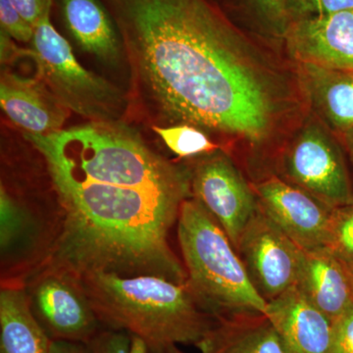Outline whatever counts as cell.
Returning a JSON list of instances; mask_svg holds the SVG:
<instances>
[{"label": "cell", "instance_id": "1", "mask_svg": "<svg viewBox=\"0 0 353 353\" xmlns=\"http://www.w3.org/2000/svg\"><path fill=\"white\" fill-rule=\"evenodd\" d=\"M137 97L153 119L275 153L299 105L296 82L211 0H101Z\"/></svg>", "mask_w": 353, "mask_h": 353}, {"label": "cell", "instance_id": "2", "mask_svg": "<svg viewBox=\"0 0 353 353\" xmlns=\"http://www.w3.org/2000/svg\"><path fill=\"white\" fill-rule=\"evenodd\" d=\"M46 170L59 222L50 256L34 275L64 272L80 278L111 273L187 282L185 265L172 250L169 234L183 202L192 197L190 192L79 182Z\"/></svg>", "mask_w": 353, "mask_h": 353}, {"label": "cell", "instance_id": "3", "mask_svg": "<svg viewBox=\"0 0 353 353\" xmlns=\"http://www.w3.org/2000/svg\"><path fill=\"white\" fill-rule=\"evenodd\" d=\"M24 138L48 169L79 182L192 194L189 165L153 152L118 121L90 122L48 134L25 132Z\"/></svg>", "mask_w": 353, "mask_h": 353}, {"label": "cell", "instance_id": "4", "mask_svg": "<svg viewBox=\"0 0 353 353\" xmlns=\"http://www.w3.org/2000/svg\"><path fill=\"white\" fill-rule=\"evenodd\" d=\"M103 328L127 332L145 343L148 353L170 345H196L214 326L187 282L154 275L90 273L79 278Z\"/></svg>", "mask_w": 353, "mask_h": 353}, {"label": "cell", "instance_id": "5", "mask_svg": "<svg viewBox=\"0 0 353 353\" xmlns=\"http://www.w3.org/2000/svg\"><path fill=\"white\" fill-rule=\"evenodd\" d=\"M178 240L187 284L216 318L264 313L267 303L253 287L224 230L194 197L183 202Z\"/></svg>", "mask_w": 353, "mask_h": 353}, {"label": "cell", "instance_id": "6", "mask_svg": "<svg viewBox=\"0 0 353 353\" xmlns=\"http://www.w3.org/2000/svg\"><path fill=\"white\" fill-rule=\"evenodd\" d=\"M48 14L34 28L32 50L39 80L68 110L92 122H116L127 109L119 88L83 68Z\"/></svg>", "mask_w": 353, "mask_h": 353}, {"label": "cell", "instance_id": "7", "mask_svg": "<svg viewBox=\"0 0 353 353\" xmlns=\"http://www.w3.org/2000/svg\"><path fill=\"white\" fill-rule=\"evenodd\" d=\"M277 175L332 208L353 203L352 179L341 145L327 128L307 122L275 159Z\"/></svg>", "mask_w": 353, "mask_h": 353}, {"label": "cell", "instance_id": "8", "mask_svg": "<svg viewBox=\"0 0 353 353\" xmlns=\"http://www.w3.org/2000/svg\"><path fill=\"white\" fill-rule=\"evenodd\" d=\"M188 165L192 197L210 213L236 248L241 233L259 210L252 183L223 148L192 158Z\"/></svg>", "mask_w": 353, "mask_h": 353}, {"label": "cell", "instance_id": "9", "mask_svg": "<svg viewBox=\"0 0 353 353\" xmlns=\"http://www.w3.org/2000/svg\"><path fill=\"white\" fill-rule=\"evenodd\" d=\"M24 288L32 315L51 341L88 345L103 329L75 276L39 272Z\"/></svg>", "mask_w": 353, "mask_h": 353}, {"label": "cell", "instance_id": "10", "mask_svg": "<svg viewBox=\"0 0 353 353\" xmlns=\"http://www.w3.org/2000/svg\"><path fill=\"white\" fill-rule=\"evenodd\" d=\"M236 250L266 303L296 285L303 250L259 208L241 233Z\"/></svg>", "mask_w": 353, "mask_h": 353}, {"label": "cell", "instance_id": "11", "mask_svg": "<svg viewBox=\"0 0 353 353\" xmlns=\"http://www.w3.org/2000/svg\"><path fill=\"white\" fill-rule=\"evenodd\" d=\"M252 185L260 210L301 250L326 246L334 208L275 174Z\"/></svg>", "mask_w": 353, "mask_h": 353}, {"label": "cell", "instance_id": "12", "mask_svg": "<svg viewBox=\"0 0 353 353\" xmlns=\"http://www.w3.org/2000/svg\"><path fill=\"white\" fill-rule=\"evenodd\" d=\"M283 39L296 63L353 71V9L297 16Z\"/></svg>", "mask_w": 353, "mask_h": 353}, {"label": "cell", "instance_id": "13", "mask_svg": "<svg viewBox=\"0 0 353 353\" xmlns=\"http://www.w3.org/2000/svg\"><path fill=\"white\" fill-rule=\"evenodd\" d=\"M264 314L289 353H331L334 321L296 285L267 303Z\"/></svg>", "mask_w": 353, "mask_h": 353}, {"label": "cell", "instance_id": "14", "mask_svg": "<svg viewBox=\"0 0 353 353\" xmlns=\"http://www.w3.org/2000/svg\"><path fill=\"white\" fill-rule=\"evenodd\" d=\"M296 285L333 321L353 306V271L326 246L303 250Z\"/></svg>", "mask_w": 353, "mask_h": 353}, {"label": "cell", "instance_id": "15", "mask_svg": "<svg viewBox=\"0 0 353 353\" xmlns=\"http://www.w3.org/2000/svg\"><path fill=\"white\" fill-rule=\"evenodd\" d=\"M0 105L9 119L31 134L60 131L69 113L39 79L28 80L7 73L0 83Z\"/></svg>", "mask_w": 353, "mask_h": 353}, {"label": "cell", "instance_id": "16", "mask_svg": "<svg viewBox=\"0 0 353 353\" xmlns=\"http://www.w3.org/2000/svg\"><path fill=\"white\" fill-rule=\"evenodd\" d=\"M299 87L322 122L343 136L353 127V71L296 63Z\"/></svg>", "mask_w": 353, "mask_h": 353}, {"label": "cell", "instance_id": "17", "mask_svg": "<svg viewBox=\"0 0 353 353\" xmlns=\"http://www.w3.org/2000/svg\"><path fill=\"white\" fill-rule=\"evenodd\" d=\"M65 29L81 50L114 64L124 52L117 27L101 0H54Z\"/></svg>", "mask_w": 353, "mask_h": 353}, {"label": "cell", "instance_id": "18", "mask_svg": "<svg viewBox=\"0 0 353 353\" xmlns=\"http://www.w3.org/2000/svg\"><path fill=\"white\" fill-rule=\"evenodd\" d=\"M196 347L201 353H289L264 313L216 318Z\"/></svg>", "mask_w": 353, "mask_h": 353}, {"label": "cell", "instance_id": "19", "mask_svg": "<svg viewBox=\"0 0 353 353\" xmlns=\"http://www.w3.org/2000/svg\"><path fill=\"white\" fill-rule=\"evenodd\" d=\"M51 341L32 315L24 287L0 290V353H50Z\"/></svg>", "mask_w": 353, "mask_h": 353}, {"label": "cell", "instance_id": "20", "mask_svg": "<svg viewBox=\"0 0 353 353\" xmlns=\"http://www.w3.org/2000/svg\"><path fill=\"white\" fill-rule=\"evenodd\" d=\"M152 130L165 145L180 158L192 159L222 148L210 139L208 132L192 125L152 126Z\"/></svg>", "mask_w": 353, "mask_h": 353}, {"label": "cell", "instance_id": "21", "mask_svg": "<svg viewBox=\"0 0 353 353\" xmlns=\"http://www.w3.org/2000/svg\"><path fill=\"white\" fill-rule=\"evenodd\" d=\"M326 248L353 271V203L333 209Z\"/></svg>", "mask_w": 353, "mask_h": 353}, {"label": "cell", "instance_id": "22", "mask_svg": "<svg viewBox=\"0 0 353 353\" xmlns=\"http://www.w3.org/2000/svg\"><path fill=\"white\" fill-rule=\"evenodd\" d=\"M259 24L275 36L284 38L294 20L290 0H243Z\"/></svg>", "mask_w": 353, "mask_h": 353}, {"label": "cell", "instance_id": "23", "mask_svg": "<svg viewBox=\"0 0 353 353\" xmlns=\"http://www.w3.org/2000/svg\"><path fill=\"white\" fill-rule=\"evenodd\" d=\"M0 24L1 31L20 43H30L34 38V27L18 13L10 0H0Z\"/></svg>", "mask_w": 353, "mask_h": 353}, {"label": "cell", "instance_id": "24", "mask_svg": "<svg viewBox=\"0 0 353 353\" xmlns=\"http://www.w3.org/2000/svg\"><path fill=\"white\" fill-rule=\"evenodd\" d=\"M92 353H132V336L103 328L88 343Z\"/></svg>", "mask_w": 353, "mask_h": 353}, {"label": "cell", "instance_id": "25", "mask_svg": "<svg viewBox=\"0 0 353 353\" xmlns=\"http://www.w3.org/2000/svg\"><path fill=\"white\" fill-rule=\"evenodd\" d=\"M331 353H353V306L334 321Z\"/></svg>", "mask_w": 353, "mask_h": 353}, {"label": "cell", "instance_id": "26", "mask_svg": "<svg viewBox=\"0 0 353 353\" xmlns=\"http://www.w3.org/2000/svg\"><path fill=\"white\" fill-rule=\"evenodd\" d=\"M14 8L32 27H36L48 14L52 13L53 0H10Z\"/></svg>", "mask_w": 353, "mask_h": 353}, {"label": "cell", "instance_id": "27", "mask_svg": "<svg viewBox=\"0 0 353 353\" xmlns=\"http://www.w3.org/2000/svg\"><path fill=\"white\" fill-rule=\"evenodd\" d=\"M350 9H353V0H303L297 8L296 17L303 15H324Z\"/></svg>", "mask_w": 353, "mask_h": 353}, {"label": "cell", "instance_id": "28", "mask_svg": "<svg viewBox=\"0 0 353 353\" xmlns=\"http://www.w3.org/2000/svg\"><path fill=\"white\" fill-rule=\"evenodd\" d=\"M50 353H92L85 343L51 341Z\"/></svg>", "mask_w": 353, "mask_h": 353}, {"label": "cell", "instance_id": "29", "mask_svg": "<svg viewBox=\"0 0 353 353\" xmlns=\"http://www.w3.org/2000/svg\"><path fill=\"white\" fill-rule=\"evenodd\" d=\"M343 141V145H345V150H347L348 157H350V161L353 165V127L352 129L348 130L347 132L341 136Z\"/></svg>", "mask_w": 353, "mask_h": 353}, {"label": "cell", "instance_id": "30", "mask_svg": "<svg viewBox=\"0 0 353 353\" xmlns=\"http://www.w3.org/2000/svg\"><path fill=\"white\" fill-rule=\"evenodd\" d=\"M159 353H185L183 350H181L180 348L176 347V345H170L167 348H165L164 350H162L161 352Z\"/></svg>", "mask_w": 353, "mask_h": 353}, {"label": "cell", "instance_id": "31", "mask_svg": "<svg viewBox=\"0 0 353 353\" xmlns=\"http://www.w3.org/2000/svg\"><path fill=\"white\" fill-rule=\"evenodd\" d=\"M303 0H290V7H292V13H294V17H296L297 8L301 6Z\"/></svg>", "mask_w": 353, "mask_h": 353}]
</instances>
